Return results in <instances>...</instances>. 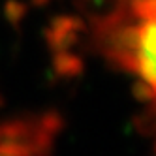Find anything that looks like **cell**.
Returning a JSON list of instances; mask_svg holds the SVG:
<instances>
[{
	"instance_id": "3957f363",
	"label": "cell",
	"mask_w": 156,
	"mask_h": 156,
	"mask_svg": "<svg viewBox=\"0 0 156 156\" xmlns=\"http://www.w3.org/2000/svg\"><path fill=\"white\" fill-rule=\"evenodd\" d=\"M4 13H6L8 21H12V23L15 25V23H19V21H21V17H23L25 8H23V4L8 2V4H6V8H4Z\"/></svg>"
},
{
	"instance_id": "277c9868",
	"label": "cell",
	"mask_w": 156,
	"mask_h": 156,
	"mask_svg": "<svg viewBox=\"0 0 156 156\" xmlns=\"http://www.w3.org/2000/svg\"><path fill=\"white\" fill-rule=\"evenodd\" d=\"M36 6H41V4H45V2H49V0H32Z\"/></svg>"
},
{
	"instance_id": "6da1fadb",
	"label": "cell",
	"mask_w": 156,
	"mask_h": 156,
	"mask_svg": "<svg viewBox=\"0 0 156 156\" xmlns=\"http://www.w3.org/2000/svg\"><path fill=\"white\" fill-rule=\"evenodd\" d=\"M88 13L92 49L130 77L156 120V0H107Z\"/></svg>"
},
{
	"instance_id": "7a4b0ae2",
	"label": "cell",
	"mask_w": 156,
	"mask_h": 156,
	"mask_svg": "<svg viewBox=\"0 0 156 156\" xmlns=\"http://www.w3.org/2000/svg\"><path fill=\"white\" fill-rule=\"evenodd\" d=\"M62 128V119L55 113H27L0 120V156H32L51 151Z\"/></svg>"
},
{
	"instance_id": "5b68a950",
	"label": "cell",
	"mask_w": 156,
	"mask_h": 156,
	"mask_svg": "<svg viewBox=\"0 0 156 156\" xmlns=\"http://www.w3.org/2000/svg\"><path fill=\"white\" fill-rule=\"evenodd\" d=\"M2 104H4V100H2V94H0V107H2Z\"/></svg>"
}]
</instances>
